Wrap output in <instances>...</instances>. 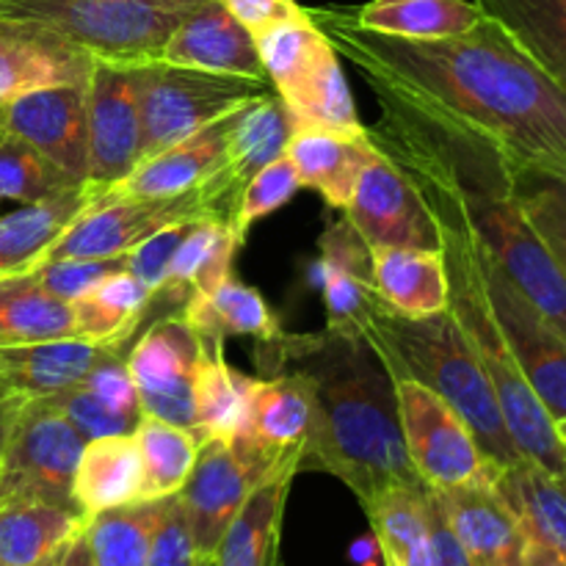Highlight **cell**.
<instances>
[{"mask_svg": "<svg viewBox=\"0 0 566 566\" xmlns=\"http://www.w3.org/2000/svg\"><path fill=\"white\" fill-rule=\"evenodd\" d=\"M307 14L374 92L486 138L514 177H547L566 166V88L490 17L459 36L398 39L365 31L343 6Z\"/></svg>", "mask_w": 566, "mask_h": 566, "instance_id": "1", "label": "cell"}, {"mask_svg": "<svg viewBox=\"0 0 566 566\" xmlns=\"http://www.w3.org/2000/svg\"><path fill=\"white\" fill-rule=\"evenodd\" d=\"M265 365L307 379L313 418L298 470L335 475L363 506L396 486L423 481L403 446L392 376L365 335L280 332L263 340Z\"/></svg>", "mask_w": 566, "mask_h": 566, "instance_id": "2", "label": "cell"}, {"mask_svg": "<svg viewBox=\"0 0 566 566\" xmlns=\"http://www.w3.org/2000/svg\"><path fill=\"white\" fill-rule=\"evenodd\" d=\"M376 99L379 119L368 127L376 149L431 171L453 193L486 254L566 337V276L531 224L506 158L486 138L396 94L376 92Z\"/></svg>", "mask_w": 566, "mask_h": 566, "instance_id": "3", "label": "cell"}, {"mask_svg": "<svg viewBox=\"0 0 566 566\" xmlns=\"http://www.w3.org/2000/svg\"><path fill=\"white\" fill-rule=\"evenodd\" d=\"M392 164L415 182V188L423 193L426 205L434 213L448 274V313L453 315L473 352L479 354L514 446L531 462L542 464L553 473H566V448L558 440L556 420L547 415V409L542 407L536 392L525 381L523 370H520L517 359L509 348L506 335H503L501 324L492 313L490 298H486L475 232L470 230L453 193L431 171L415 164H398V160H392Z\"/></svg>", "mask_w": 566, "mask_h": 566, "instance_id": "4", "label": "cell"}, {"mask_svg": "<svg viewBox=\"0 0 566 566\" xmlns=\"http://www.w3.org/2000/svg\"><path fill=\"white\" fill-rule=\"evenodd\" d=\"M363 335L376 348L390 376H407L440 396L470 426L490 462L509 468L525 459L509 434L501 403L479 354L448 307L423 318H409L396 313L390 304H381L370 313Z\"/></svg>", "mask_w": 566, "mask_h": 566, "instance_id": "5", "label": "cell"}, {"mask_svg": "<svg viewBox=\"0 0 566 566\" xmlns=\"http://www.w3.org/2000/svg\"><path fill=\"white\" fill-rule=\"evenodd\" d=\"M208 0H0V25L39 33L92 61L142 66Z\"/></svg>", "mask_w": 566, "mask_h": 566, "instance_id": "6", "label": "cell"}, {"mask_svg": "<svg viewBox=\"0 0 566 566\" xmlns=\"http://www.w3.org/2000/svg\"><path fill=\"white\" fill-rule=\"evenodd\" d=\"M238 197H241V188L230 180L227 169H221L205 186L177 193V197L103 199L92 205L75 224L66 227L44 249L39 263L44 260H114L164 227L197 224V221L230 224Z\"/></svg>", "mask_w": 566, "mask_h": 566, "instance_id": "7", "label": "cell"}, {"mask_svg": "<svg viewBox=\"0 0 566 566\" xmlns=\"http://www.w3.org/2000/svg\"><path fill=\"white\" fill-rule=\"evenodd\" d=\"M142 160L271 94L269 81L153 61L136 66Z\"/></svg>", "mask_w": 566, "mask_h": 566, "instance_id": "8", "label": "cell"}, {"mask_svg": "<svg viewBox=\"0 0 566 566\" xmlns=\"http://www.w3.org/2000/svg\"><path fill=\"white\" fill-rule=\"evenodd\" d=\"M83 446L86 440L50 398L22 401L0 451V503L44 501L75 509L72 481Z\"/></svg>", "mask_w": 566, "mask_h": 566, "instance_id": "9", "label": "cell"}, {"mask_svg": "<svg viewBox=\"0 0 566 566\" xmlns=\"http://www.w3.org/2000/svg\"><path fill=\"white\" fill-rule=\"evenodd\" d=\"M403 446L415 473L431 490L495 481L497 464L486 459L470 426L431 390L407 376H392Z\"/></svg>", "mask_w": 566, "mask_h": 566, "instance_id": "10", "label": "cell"}, {"mask_svg": "<svg viewBox=\"0 0 566 566\" xmlns=\"http://www.w3.org/2000/svg\"><path fill=\"white\" fill-rule=\"evenodd\" d=\"M291 457H302V451L271 457L243 437H235V440L210 437L199 442L191 475L177 492L186 509L188 525H191L197 556H216L221 536L230 528L254 486Z\"/></svg>", "mask_w": 566, "mask_h": 566, "instance_id": "11", "label": "cell"}, {"mask_svg": "<svg viewBox=\"0 0 566 566\" xmlns=\"http://www.w3.org/2000/svg\"><path fill=\"white\" fill-rule=\"evenodd\" d=\"M479 241V238H475ZM484 291L525 381L553 420H566V337L503 274L479 243Z\"/></svg>", "mask_w": 566, "mask_h": 566, "instance_id": "12", "label": "cell"}, {"mask_svg": "<svg viewBox=\"0 0 566 566\" xmlns=\"http://www.w3.org/2000/svg\"><path fill=\"white\" fill-rule=\"evenodd\" d=\"M199 354H202V340L175 313L144 332L125 357L138 403H142V415H153L166 423L188 429L197 437V442L199 426L193 379H197Z\"/></svg>", "mask_w": 566, "mask_h": 566, "instance_id": "13", "label": "cell"}, {"mask_svg": "<svg viewBox=\"0 0 566 566\" xmlns=\"http://www.w3.org/2000/svg\"><path fill=\"white\" fill-rule=\"evenodd\" d=\"M86 182L108 191L142 164L136 66L94 61L86 77Z\"/></svg>", "mask_w": 566, "mask_h": 566, "instance_id": "14", "label": "cell"}, {"mask_svg": "<svg viewBox=\"0 0 566 566\" xmlns=\"http://www.w3.org/2000/svg\"><path fill=\"white\" fill-rule=\"evenodd\" d=\"M343 213L368 249L392 247L440 252L442 247L440 227L423 193L381 153L374 164L365 166L352 202Z\"/></svg>", "mask_w": 566, "mask_h": 566, "instance_id": "15", "label": "cell"}, {"mask_svg": "<svg viewBox=\"0 0 566 566\" xmlns=\"http://www.w3.org/2000/svg\"><path fill=\"white\" fill-rule=\"evenodd\" d=\"M0 133L20 138L61 171L86 182V83L36 88L0 105Z\"/></svg>", "mask_w": 566, "mask_h": 566, "instance_id": "16", "label": "cell"}, {"mask_svg": "<svg viewBox=\"0 0 566 566\" xmlns=\"http://www.w3.org/2000/svg\"><path fill=\"white\" fill-rule=\"evenodd\" d=\"M473 566H525L528 536L495 490V481L434 490Z\"/></svg>", "mask_w": 566, "mask_h": 566, "instance_id": "17", "label": "cell"}, {"mask_svg": "<svg viewBox=\"0 0 566 566\" xmlns=\"http://www.w3.org/2000/svg\"><path fill=\"white\" fill-rule=\"evenodd\" d=\"M114 354H125V348L83 337L0 346V387L22 401L59 396L81 387L92 370Z\"/></svg>", "mask_w": 566, "mask_h": 566, "instance_id": "18", "label": "cell"}, {"mask_svg": "<svg viewBox=\"0 0 566 566\" xmlns=\"http://www.w3.org/2000/svg\"><path fill=\"white\" fill-rule=\"evenodd\" d=\"M321 287L326 329L346 335H363L370 313L387 304L376 291L368 243L357 235L346 216L321 235Z\"/></svg>", "mask_w": 566, "mask_h": 566, "instance_id": "19", "label": "cell"}, {"mask_svg": "<svg viewBox=\"0 0 566 566\" xmlns=\"http://www.w3.org/2000/svg\"><path fill=\"white\" fill-rule=\"evenodd\" d=\"M232 116L235 114L171 144L164 153L144 158L125 180L111 186L103 199L177 197V193L205 186L227 166V138H230Z\"/></svg>", "mask_w": 566, "mask_h": 566, "instance_id": "20", "label": "cell"}, {"mask_svg": "<svg viewBox=\"0 0 566 566\" xmlns=\"http://www.w3.org/2000/svg\"><path fill=\"white\" fill-rule=\"evenodd\" d=\"M160 61L269 81L254 48V36L219 0H208L177 25L169 42L164 44Z\"/></svg>", "mask_w": 566, "mask_h": 566, "instance_id": "21", "label": "cell"}, {"mask_svg": "<svg viewBox=\"0 0 566 566\" xmlns=\"http://www.w3.org/2000/svg\"><path fill=\"white\" fill-rule=\"evenodd\" d=\"M302 186L315 188L332 208L346 210L365 166L379 158L368 127L363 133L298 127L285 149Z\"/></svg>", "mask_w": 566, "mask_h": 566, "instance_id": "22", "label": "cell"}, {"mask_svg": "<svg viewBox=\"0 0 566 566\" xmlns=\"http://www.w3.org/2000/svg\"><path fill=\"white\" fill-rule=\"evenodd\" d=\"M298 459L291 457L254 486L216 547V566H280L282 512L291 481L302 473Z\"/></svg>", "mask_w": 566, "mask_h": 566, "instance_id": "23", "label": "cell"}, {"mask_svg": "<svg viewBox=\"0 0 566 566\" xmlns=\"http://www.w3.org/2000/svg\"><path fill=\"white\" fill-rule=\"evenodd\" d=\"M103 188L92 182H81L66 191L53 193L39 202L22 205L14 213L0 219V276L25 274L44 249L61 235L70 224H75L92 205L103 202Z\"/></svg>", "mask_w": 566, "mask_h": 566, "instance_id": "24", "label": "cell"}, {"mask_svg": "<svg viewBox=\"0 0 566 566\" xmlns=\"http://www.w3.org/2000/svg\"><path fill=\"white\" fill-rule=\"evenodd\" d=\"M92 64L81 50L0 25V105L36 88L86 83Z\"/></svg>", "mask_w": 566, "mask_h": 566, "instance_id": "25", "label": "cell"}, {"mask_svg": "<svg viewBox=\"0 0 566 566\" xmlns=\"http://www.w3.org/2000/svg\"><path fill=\"white\" fill-rule=\"evenodd\" d=\"M142 453L133 431L86 440L72 481V501L83 517L142 501Z\"/></svg>", "mask_w": 566, "mask_h": 566, "instance_id": "26", "label": "cell"}, {"mask_svg": "<svg viewBox=\"0 0 566 566\" xmlns=\"http://www.w3.org/2000/svg\"><path fill=\"white\" fill-rule=\"evenodd\" d=\"M495 490L523 525L528 542L566 562V473L520 459L497 470Z\"/></svg>", "mask_w": 566, "mask_h": 566, "instance_id": "27", "label": "cell"}, {"mask_svg": "<svg viewBox=\"0 0 566 566\" xmlns=\"http://www.w3.org/2000/svg\"><path fill=\"white\" fill-rule=\"evenodd\" d=\"M313 401L307 379L298 374H276L271 379H254L249 392V415L243 437L271 457H287L302 451L310 431Z\"/></svg>", "mask_w": 566, "mask_h": 566, "instance_id": "28", "label": "cell"}, {"mask_svg": "<svg viewBox=\"0 0 566 566\" xmlns=\"http://www.w3.org/2000/svg\"><path fill=\"white\" fill-rule=\"evenodd\" d=\"M370 265L379 296L409 318L442 313L448 307V274L440 252L370 247Z\"/></svg>", "mask_w": 566, "mask_h": 566, "instance_id": "29", "label": "cell"}, {"mask_svg": "<svg viewBox=\"0 0 566 566\" xmlns=\"http://www.w3.org/2000/svg\"><path fill=\"white\" fill-rule=\"evenodd\" d=\"M75 509L44 501L0 503V566H36L64 551L83 531Z\"/></svg>", "mask_w": 566, "mask_h": 566, "instance_id": "30", "label": "cell"}, {"mask_svg": "<svg viewBox=\"0 0 566 566\" xmlns=\"http://www.w3.org/2000/svg\"><path fill=\"white\" fill-rule=\"evenodd\" d=\"M481 14L566 88V0H473Z\"/></svg>", "mask_w": 566, "mask_h": 566, "instance_id": "31", "label": "cell"}, {"mask_svg": "<svg viewBox=\"0 0 566 566\" xmlns=\"http://www.w3.org/2000/svg\"><path fill=\"white\" fill-rule=\"evenodd\" d=\"M359 28L398 39H448L484 20L473 0H370L348 9Z\"/></svg>", "mask_w": 566, "mask_h": 566, "instance_id": "32", "label": "cell"}, {"mask_svg": "<svg viewBox=\"0 0 566 566\" xmlns=\"http://www.w3.org/2000/svg\"><path fill=\"white\" fill-rule=\"evenodd\" d=\"M252 385L254 379L238 374L224 359V340H202L197 379H193L199 442L210 437L235 440L238 434H243Z\"/></svg>", "mask_w": 566, "mask_h": 566, "instance_id": "33", "label": "cell"}, {"mask_svg": "<svg viewBox=\"0 0 566 566\" xmlns=\"http://www.w3.org/2000/svg\"><path fill=\"white\" fill-rule=\"evenodd\" d=\"M296 133L291 111L271 92L235 111L227 138V175L243 191L249 180L271 160L282 158Z\"/></svg>", "mask_w": 566, "mask_h": 566, "instance_id": "34", "label": "cell"}, {"mask_svg": "<svg viewBox=\"0 0 566 566\" xmlns=\"http://www.w3.org/2000/svg\"><path fill=\"white\" fill-rule=\"evenodd\" d=\"M182 321L202 340H227V337H254L271 340L282 332L280 321L271 313L265 298L254 287L241 285L230 276L210 296H191L182 304Z\"/></svg>", "mask_w": 566, "mask_h": 566, "instance_id": "35", "label": "cell"}, {"mask_svg": "<svg viewBox=\"0 0 566 566\" xmlns=\"http://www.w3.org/2000/svg\"><path fill=\"white\" fill-rule=\"evenodd\" d=\"M75 337L72 304L44 291L31 271L0 276V346Z\"/></svg>", "mask_w": 566, "mask_h": 566, "instance_id": "36", "label": "cell"}, {"mask_svg": "<svg viewBox=\"0 0 566 566\" xmlns=\"http://www.w3.org/2000/svg\"><path fill=\"white\" fill-rule=\"evenodd\" d=\"M149 302L153 293L130 271H116L72 302L75 337L125 348L136 326L149 313Z\"/></svg>", "mask_w": 566, "mask_h": 566, "instance_id": "37", "label": "cell"}, {"mask_svg": "<svg viewBox=\"0 0 566 566\" xmlns=\"http://www.w3.org/2000/svg\"><path fill=\"white\" fill-rule=\"evenodd\" d=\"M285 108L291 111L298 127H318V130L363 133L365 125L357 114L346 75H343L340 55L335 48L326 50L293 86L280 94Z\"/></svg>", "mask_w": 566, "mask_h": 566, "instance_id": "38", "label": "cell"}, {"mask_svg": "<svg viewBox=\"0 0 566 566\" xmlns=\"http://www.w3.org/2000/svg\"><path fill=\"white\" fill-rule=\"evenodd\" d=\"M423 486H396L363 506L385 566H431Z\"/></svg>", "mask_w": 566, "mask_h": 566, "instance_id": "39", "label": "cell"}, {"mask_svg": "<svg viewBox=\"0 0 566 566\" xmlns=\"http://www.w3.org/2000/svg\"><path fill=\"white\" fill-rule=\"evenodd\" d=\"M160 509H164V497L127 503V506H116L88 517L83 534H86L88 551H92V564L147 566Z\"/></svg>", "mask_w": 566, "mask_h": 566, "instance_id": "40", "label": "cell"}, {"mask_svg": "<svg viewBox=\"0 0 566 566\" xmlns=\"http://www.w3.org/2000/svg\"><path fill=\"white\" fill-rule=\"evenodd\" d=\"M133 437H136L138 453H142V501L177 495L188 481V475H191L193 462H197V437L188 429L166 423V420L153 418V415L138 418Z\"/></svg>", "mask_w": 566, "mask_h": 566, "instance_id": "41", "label": "cell"}, {"mask_svg": "<svg viewBox=\"0 0 566 566\" xmlns=\"http://www.w3.org/2000/svg\"><path fill=\"white\" fill-rule=\"evenodd\" d=\"M254 48H258L271 88L282 94L332 48V42L315 25L307 9H302L298 14L285 17L254 33Z\"/></svg>", "mask_w": 566, "mask_h": 566, "instance_id": "42", "label": "cell"}, {"mask_svg": "<svg viewBox=\"0 0 566 566\" xmlns=\"http://www.w3.org/2000/svg\"><path fill=\"white\" fill-rule=\"evenodd\" d=\"M81 186L25 142L0 133V202L31 205L53 193Z\"/></svg>", "mask_w": 566, "mask_h": 566, "instance_id": "43", "label": "cell"}, {"mask_svg": "<svg viewBox=\"0 0 566 566\" xmlns=\"http://www.w3.org/2000/svg\"><path fill=\"white\" fill-rule=\"evenodd\" d=\"M298 188H302V180H298L296 166H293V160L287 158V155H282V158L263 166V169L243 186L235 205V213H232L230 219V230L232 235L238 238V243L243 247L249 230H252L260 219H265V216H271L274 210H280L282 205L291 202V199L296 197Z\"/></svg>", "mask_w": 566, "mask_h": 566, "instance_id": "44", "label": "cell"}, {"mask_svg": "<svg viewBox=\"0 0 566 566\" xmlns=\"http://www.w3.org/2000/svg\"><path fill=\"white\" fill-rule=\"evenodd\" d=\"M125 269V260H44V263L33 265L31 274L39 285L53 296L64 298V302H75L83 293L92 291L97 282L105 276L116 274Z\"/></svg>", "mask_w": 566, "mask_h": 566, "instance_id": "45", "label": "cell"}, {"mask_svg": "<svg viewBox=\"0 0 566 566\" xmlns=\"http://www.w3.org/2000/svg\"><path fill=\"white\" fill-rule=\"evenodd\" d=\"M50 401L66 415L72 426L77 429V434L83 440H99V437L111 434H130L136 429V423L122 415H116L114 409L105 407L86 385L75 387V390L59 392V396H50Z\"/></svg>", "mask_w": 566, "mask_h": 566, "instance_id": "46", "label": "cell"}, {"mask_svg": "<svg viewBox=\"0 0 566 566\" xmlns=\"http://www.w3.org/2000/svg\"><path fill=\"white\" fill-rule=\"evenodd\" d=\"M188 227L191 224H171L158 230L155 235H149L147 241H142L138 247H133L130 252L122 254L125 260V271H130L149 293H158L164 287L166 274H169V265L175 260L177 249H180L182 238H186Z\"/></svg>", "mask_w": 566, "mask_h": 566, "instance_id": "47", "label": "cell"}, {"mask_svg": "<svg viewBox=\"0 0 566 566\" xmlns=\"http://www.w3.org/2000/svg\"><path fill=\"white\" fill-rule=\"evenodd\" d=\"M193 558H197V547H193L191 525H188L180 495L164 497L147 566H193Z\"/></svg>", "mask_w": 566, "mask_h": 566, "instance_id": "48", "label": "cell"}, {"mask_svg": "<svg viewBox=\"0 0 566 566\" xmlns=\"http://www.w3.org/2000/svg\"><path fill=\"white\" fill-rule=\"evenodd\" d=\"M125 357L127 354H114V357H108L105 363H99L83 385H86L105 407L114 409L122 418L138 423V418H142V403H138V392L136 385H133L130 370H127Z\"/></svg>", "mask_w": 566, "mask_h": 566, "instance_id": "49", "label": "cell"}, {"mask_svg": "<svg viewBox=\"0 0 566 566\" xmlns=\"http://www.w3.org/2000/svg\"><path fill=\"white\" fill-rule=\"evenodd\" d=\"M517 188L531 224L539 232L542 241L547 243V249H551L566 276V210L542 188L525 186V182H517Z\"/></svg>", "mask_w": 566, "mask_h": 566, "instance_id": "50", "label": "cell"}, {"mask_svg": "<svg viewBox=\"0 0 566 566\" xmlns=\"http://www.w3.org/2000/svg\"><path fill=\"white\" fill-rule=\"evenodd\" d=\"M249 33H258L263 28L274 25V22L285 20V17L298 14L304 6H298L296 0H219Z\"/></svg>", "mask_w": 566, "mask_h": 566, "instance_id": "51", "label": "cell"}, {"mask_svg": "<svg viewBox=\"0 0 566 566\" xmlns=\"http://www.w3.org/2000/svg\"><path fill=\"white\" fill-rule=\"evenodd\" d=\"M517 182H525V186H536L542 188L545 193H551L558 205L566 210V166L558 169L556 175H547V177H514Z\"/></svg>", "mask_w": 566, "mask_h": 566, "instance_id": "52", "label": "cell"}, {"mask_svg": "<svg viewBox=\"0 0 566 566\" xmlns=\"http://www.w3.org/2000/svg\"><path fill=\"white\" fill-rule=\"evenodd\" d=\"M59 566H94L92 551H88V542H86V534H83V531L70 542V545H66Z\"/></svg>", "mask_w": 566, "mask_h": 566, "instance_id": "53", "label": "cell"}, {"mask_svg": "<svg viewBox=\"0 0 566 566\" xmlns=\"http://www.w3.org/2000/svg\"><path fill=\"white\" fill-rule=\"evenodd\" d=\"M525 566H566V562L564 558H558L553 551H547V547L536 545V542H528Z\"/></svg>", "mask_w": 566, "mask_h": 566, "instance_id": "54", "label": "cell"}, {"mask_svg": "<svg viewBox=\"0 0 566 566\" xmlns=\"http://www.w3.org/2000/svg\"><path fill=\"white\" fill-rule=\"evenodd\" d=\"M20 403H22V398L9 396V392L0 387V423H3V420H9L11 415L17 412V407H20Z\"/></svg>", "mask_w": 566, "mask_h": 566, "instance_id": "55", "label": "cell"}, {"mask_svg": "<svg viewBox=\"0 0 566 566\" xmlns=\"http://www.w3.org/2000/svg\"><path fill=\"white\" fill-rule=\"evenodd\" d=\"M64 551H66V547H64ZM64 551H59V553H55V556L44 558V562L36 564V566H59L61 564V556H64Z\"/></svg>", "mask_w": 566, "mask_h": 566, "instance_id": "56", "label": "cell"}, {"mask_svg": "<svg viewBox=\"0 0 566 566\" xmlns=\"http://www.w3.org/2000/svg\"><path fill=\"white\" fill-rule=\"evenodd\" d=\"M193 566H216L213 556H197L193 558Z\"/></svg>", "mask_w": 566, "mask_h": 566, "instance_id": "57", "label": "cell"}, {"mask_svg": "<svg viewBox=\"0 0 566 566\" xmlns=\"http://www.w3.org/2000/svg\"><path fill=\"white\" fill-rule=\"evenodd\" d=\"M556 431H558V440H562L564 448H566V420H558Z\"/></svg>", "mask_w": 566, "mask_h": 566, "instance_id": "58", "label": "cell"}, {"mask_svg": "<svg viewBox=\"0 0 566 566\" xmlns=\"http://www.w3.org/2000/svg\"><path fill=\"white\" fill-rule=\"evenodd\" d=\"M11 420V418H9ZM9 420H3L0 423V451H3V442H6V431H9Z\"/></svg>", "mask_w": 566, "mask_h": 566, "instance_id": "59", "label": "cell"}]
</instances>
